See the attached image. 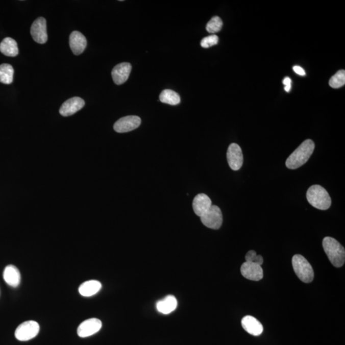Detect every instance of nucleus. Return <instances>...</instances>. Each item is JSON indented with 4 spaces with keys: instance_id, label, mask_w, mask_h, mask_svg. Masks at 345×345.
Wrapping results in <instances>:
<instances>
[{
    "instance_id": "obj_3",
    "label": "nucleus",
    "mask_w": 345,
    "mask_h": 345,
    "mask_svg": "<svg viewBox=\"0 0 345 345\" xmlns=\"http://www.w3.org/2000/svg\"><path fill=\"white\" fill-rule=\"evenodd\" d=\"M306 197L309 204L317 209L326 210L331 207V196L326 189L319 185H313L309 187Z\"/></svg>"
},
{
    "instance_id": "obj_21",
    "label": "nucleus",
    "mask_w": 345,
    "mask_h": 345,
    "mask_svg": "<svg viewBox=\"0 0 345 345\" xmlns=\"http://www.w3.org/2000/svg\"><path fill=\"white\" fill-rule=\"evenodd\" d=\"M159 100L162 103L169 105H177L181 103V97L179 93L171 90H164L159 95Z\"/></svg>"
},
{
    "instance_id": "obj_19",
    "label": "nucleus",
    "mask_w": 345,
    "mask_h": 345,
    "mask_svg": "<svg viewBox=\"0 0 345 345\" xmlns=\"http://www.w3.org/2000/svg\"><path fill=\"white\" fill-rule=\"evenodd\" d=\"M177 299L174 295H167L157 303V309L164 314L171 313L177 307Z\"/></svg>"
},
{
    "instance_id": "obj_25",
    "label": "nucleus",
    "mask_w": 345,
    "mask_h": 345,
    "mask_svg": "<svg viewBox=\"0 0 345 345\" xmlns=\"http://www.w3.org/2000/svg\"><path fill=\"white\" fill-rule=\"evenodd\" d=\"M245 262L255 263L256 264L262 265L263 263V258L261 255H256L255 251H248L245 256Z\"/></svg>"
},
{
    "instance_id": "obj_12",
    "label": "nucleus",
    "mask_w": 345,
    "mask_h": 345,
    "mask_svg": "<svg viewBox=\"0 0 345 345\" xmlns=\"http://www.w3.org/2000/svg\"><path fill=\"white\" fill-rule=\"evenodd\" d=\"M85 103L82 98L72 97L66 101L60 109V113L63 116H68L77 113L85 106Z\"/></svg>"
},
{
    "instance_id": "obj_5",
    "label": "nucleus",
    "mask_w": 345,
    "mask_h": 345,
    "mask_svg": "<svg viewBox=\"0 0 345 345\" xmlns=\"http://www.w3.org/2000/svg\"><path fill=\"white\" fill-rule=\"evenodd\" d=\"M39 331L40 326L37 322L26 321L17 327L15 331V336L19 341H29L36 337Z\"/></svg>"
},
{
    "instance_id": "obj_10",
    "label": "nucleus",
    "mask_w": 345,
    "mask_h": 345,
    "mask_svg": "<svg viewBox=\"0 0 345 345\" xmlns=\"http://www.w3.org/2000/svg\"><path fill=\"white\" fill-rule=\"evenodd\" d=\"M31 35L35 42L44 44L47 40L46 20L44 17H39L33 22Z\"/></svg>"
},
{
    "instance_id": "obj_27",
    "label": "nucleus",
    "mask_w": 345,
    "mask_h": 345,
    "mask_svg": "<svg viewBox=\"0 0 345 345\" xmlns=\"http://www.w3.org/2000/svg\"><path fill=\"white\" fill-rule=\"evenodd\" d=\"M283 85H285V90L286 92H290L291 87V80L290 78L286 77L283 81Z\"/></svg>"
},
{
    "instance_id": "obj_28",
    "label": "nucleus",
    "mask_w": 345,
    "mask_h": 345,
    "mask_svg": "<svg viewBox=\"0 0 345 345\" xmlns=\"http://www.w3.org/2000/svg\"><path fill=\"white\" fill-rule=\"evenodd\" d=\"M293 70L294 72L296 73H298L299 76H306V72L304 70V68L300 67V66L295 65L293 67Z\"/></svg>"
},
{
    "instance_id": "obj_17",
    "label": "nucleus",
    "mask_w": 345,
    "mask_h": 345,
    "mask_svg": "<svg viewBox=\"0 0 345 345\" xmlns=\"http://www.w3.org/2000/svg\"><path fill=\"white\" fill-rule=\"evenodd\" d=\"M4 279L9 286L16 288L21 282V274L16 266L7 265L4 270Z\"/></svg>"
},
{
    "instance_id": "obj_13",
    "label": "nucleus",
    "mask_w": 345,
    "mask_h": 345,
    "mask_svg": "<svg viewBox=\"0 0 345 345\" xmlns=\"http://www.w3.org/2000/svg\"><path fill=\"white\" fill-rule=\"evenodd\" d=\"M132 70L129 63H121L113 68L111 76L116 85H122L128 80Z\"/></svg>"
},
{
    "instance_id": "obj_14",
    "label": "nucleus",
    "mask_w": 345,
    "mask_h": 345,
    "mask_svg": "<svg viewBox=\"0 0 345 345\" xmlns=\"http://www.w3.org/2000/svg\"><path fill=\"white\" fill-rule=\"evenodd\" d=\"M212 201L207 194L201 193L195 196L192 202V208L198 216L202 217L212 206Z\"/></svg>"
},
{
    "instance_id": "obj_9",
    "label": "nucleus",
    "mask_w": 345,
    "mask_h": 345,
    "mask_svg": "<svg viewBox=\"0 0 345 345\" xmlns=\"http://www.w3.org/2000/svg\"><path fill=\"white\" fill-rule=\"evenodd\" d=\"M102 326V322L97 318L86 319L79 326L77 331L78 335L81 337L92 336L100 331Z\"/></svg>"
},
{
    "instance_id": "obj_16",
    "label": "nucleus",
    "mask_w": 345,
    "mask_h": 345,
    "mask_svg": "<svg viewBox=\"0 0 345 345\" xmlns=\"http://www.w3.org/2000/svg\"><path fill=\"white\" fill-rule=\"evenodd\" d=\"M242 326L245 331L253 336H258L262 334V324L252 316H245L242 319Z\"/></svg>"
},
{
    "instance_id": "obj_20",
    "label": "nucleus",
    "mask_w": 345,
    "mask_h": 345,
    "mask_svg": "<svg viewBox=\"0 0 345 345\" xmlns=\"http://www.w3.org/2000/svg\"><path fill=\"white\" fill-rule=\"evenodd\" d=\"M0 52L7 57H16L18 55L19 50L16 40L10 37L4 39L0 43Z\"/></svg>"
},
{
    "instance_id": "obj_8",
    "label": "nucleus",
    "mask_w": 345,
    "mask_h": 345,
    "mask_svg": "<svg viewBox=\"0 0 345 345\" xmlns=\"http://www.w3.org/2000/svg\"><path fill=\"white\" fill-rule=\"evenodd\" d=\"M141 122V120L139 116H127L116 121L113 128L117 133H128L139 128Z\"/></svg>"
},
{
    "instance_id": "obj_11",
    "label": "nucleus",
    "mask_w": 345,
    "mask_h": 345,
    "mask_svg": "<svg viewBox=\"0 0 345 345\" xmlns=\"http://www.w3.org/2000/svg\"><path fill=\"white\" fill-rule=\"evenodd\" d=\"M241 273L243 277L251 281H258L263 278V272L261 265L255 263L245 262L241 266Z\"/></svg>"
},
{
    "instance_id": "obj_23",
    "label": "nucleus",
    "mask_w": 345,
    "mask_h": 345,
    "mask_svg": "<svg viewBox=\"0 0 345 345\" xmlns=\"http://www.w3.org/2000/svg\"><path fill=\"white\" fill-rule=\"evenodd\" d=\"M345 84V71L340 70L330 79L329 85L333 88H339Z\"/></svg>"
},
{
    "instance_id": "obj_24",
    "label": "nucleus",
    "mask_w": 345,
    "mask_h": 345,
    "mask_svg": "<svg viewBox=\"0 0 345 345\" xmlns=\"http://www.w3.org/2000/svg\"><path fill=\"white\" fill-rule=\"evenodd\" d=\"M223 24L222 20L219 17H213L207 24V31L210 34H215V33L219 32L221 30Z\"/></svg>"
},
{
    "instance_id": "obj_18",
    "label": "nucleus",
    "mask_w": 345,
    "mask_h": 345,
    "mask_svg": "<svg viewBox=\"0 0 345 345\" xmlns=\"http://www.w3.org/2000/svg\"><path fill=\"white\" fill-rule=\"evenodd\" d=\"M102 288V284L97 280L85 281L79 288V292L83 297H92L97 293Z\"/></svg>"
},
{
    "instance_id": "obj_26",
    "label": "nucleus",
    "mask_w": 345,
    "mask_h": 345,
    "mask_svg": "<svg viewBox=\"0 0 345 345\" xmlns=\"http://www.w3.org/2000/svg\"><path fill=\"white\" fill-rule=\"evenodd\" d=\"M218 42H219V37L216 35H210L202 40L201 46L204 48H209L217 44Z\"/></svg>"
},
{
    "instance_id": "obj_4",
    "label": "nucleus",
    "mask_w": 345,
    "mask_h": 345,
    "mask_svg": "<svg viewBox=\"0 0 345 345\" xmlns=\"http://www.w3.org/2000/svg\"><path fill=\"white\" fill-rule=\"evenodd\" d=\"M294 271L298 277L304 283H309L313 281L314 271L308 261L303 256L295 255L292 258Z\"/></svg>"
},
{
    "instance_id": "obj_7",
    "label": "nucleus",
    "mask_w": 345,
    "mask_h": 345,
    "mask_svg": "<svg viewBox=\"0 0 345 345\" xmlns=\"http://www.w3.org/2000/svg\"><path fill=\"white\" fill-rule=\"evenodd\" d=\"M227 161L230 168L238 171L242 166L243 157L240 146L237 143H232L228 147Z\"/></svg>"
},
{
    "instance_id": "obj_15",
    "label": "nucleus",
    "mask_w": 345,
    "mask_h": 345,
    "mask_svg": "<svg viewBox=\"0 0 345 345\" xmlns=\"http://www.w3.org/2000/svg\"><path fill=\"white\" fill-rule=\"evenodd\" d=\"M69 44L73 54L80 55L85 51L87 41L81 32L75 31L71 33L70 35Z\"/></svg>"
},
{
    "instance_id": "obj_22",
    "label": "nucleus",
    "mask_w": 345,
    "mask_h": 345,
    "mask_svg": "<svg viewBox=\"0 0 345 345\" xmlns=\"http://www.w3.org/2000/svg\"><path fill=\"white\" fill-rule=\"evenodd\" d=\"M14 68L7 63L0 65V82L10 85L13 82Z\"/></svg>"
},
{
    "instance_id": "obj_2",
    "label": "nucleus",
    "mask_w": 345,
    "mask_h": 345,
    "mask_svg": "<svg viewBox=\"0 0 345 345\" xmlns=\"http://www.w3.org/2000/svg\"><path fill=\"white\" fill-rule=\"evenodd\" d=\"M324 250L332 265L341 267L345 261V251L343 246L334 238L327 237L323 240Z\"/></svg>"
},
{
    "instance_id": "obj_6",
    "label": "nucleus",
    "mask_w": 345,
    "mask_h": 345,
    "mask_svg": "<svg viewBox=\"0 0 345 345\" xmlns=\"http://www.w3.org/2000/svg\"><path fill=\"white\" fill-rule=\"evenodd\" d=\"M200 218L203 224L211 229H219L223 224L221 210L216 205H212L209 210Z\"/></svg>"
},
{
    "instance_id": "obj_1",
    "label": "nucleus",
    "mask_w": 345,
    "mask_h": 345,
    "mask_svg": "<svg viewBox=\"0 0 345 345\" xmlns=\"http://www.w3.org/2000/svg\"><path fill=\"white\" fill-rule=\"evenodd\" d=\"M315 144L311 139L304 141L286 161V166L290 169L299 168L308 162L313 154Z\"/></svg>"
}]
</instances>
